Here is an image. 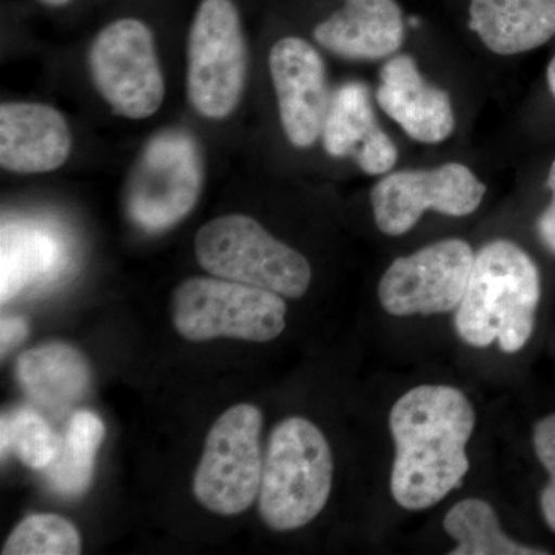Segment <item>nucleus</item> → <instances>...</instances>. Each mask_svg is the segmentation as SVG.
Returning <instances> with one entry per match:
<instances>
[{"label":"nucleus","instance_id":"f257e3e1","mask_svg":"<svg viewBox=\"0 0 555 555\" xmlns=\"http://www.w3.org/2000/svg\"><path fill=\"white\" fill-rule=\"evenodd\" d=\"M476 420V409L456 387L422 385L398 398L389 414L396 443L390 492L398 505L429 509L462 486Z\"/></svg>","mask_w":555,"mask_h":555},{"label":"nucleus","instance_id":"f03ea898","mask_svg":"<svg viewBox=\"0 0 555 555\" xmlns=\"http://www.w3.org/2000/svg\"><path fill=\"white\" fill-rule=\"evenodd\" d=\"M542 278L531 255L507 240L486 244L476 254L455 331L473 347L499 345L517 353L534 334Z\"/></svg>","mask_w":555,"mask_h":555},{"label":"nucleus","instance_id":"7ed1b4c3","mask_svg":"<svg viewBox=\"0 0 555 555\" xmlns=\"http://www.w3.org/2000/svg\"><path fill=\"white\" fill-rule=\"evenodd\" d=\"M334 459L320 427L288 416L270 433L258 505L276 532L295 531L320 516L331 496Z\"/></svg>","mask_w":555,"mask_h":555},{"label":"nucleus","instance_id":"20e7f679","mask_svg":"<svg viewBox=\"0 0 555 555\" xmlns=\"http://www.w3.org/2000/svg\"><path fill=\"white\" fill-rule=\"evenodd\" d=\"M195 254L201 268L211 275L281 297H305L312 281L308 259L246 215H225L207 222L196 233Z\"/></svg>","mask_w":555,"mask_h":555},{"label":"nucleus","instance_id":"39448f33","mask_svg":"<svg viewBox=\"0 0 555 555\" xmlns=\"http://www.w3.org/2000/svg\"><path fill=\"white\" fill-rule=\"evenodd\" d=\"M281 295L224 278H190L175 291L171 317L189 341L235 338L268 343L286 328Z\"/></svg>","mask_w":555,"mask_h":555},{"label":"nucleus","instance_id":"423d86ee","mask_svg":"<svg viewBox=\"0 0 555 555\" xmlns=\"http://www.w3.org/2000/svg\"><path fill=\"white\" fill-rule=\"evenodd\" d=\"M262 414L241 403L219 416L193 477V494L211 513L238 516L259 495L264 455Z\"/></svg>","mask_w":555,"mask_h":555},{"label":"nucleus","instance_id":"0eeeda50","mask_svg":"<svg viewBox=\"0 0 555 555\" xmlns=\"http://www.w3.org/2000/svg\"><path fill=\"white\" fill-rule=\"evenodd\" d=\"M203 175L195 139L178 130L156 134L131 170L126 198L131 221L149 233L173 228L198 203Z\"/></svg>","mask_w":555,"mask_h":555},{"label":"nucleus","instance_id":"6e6552de","mask_svg":"<svg viewBox=\"0 0 555 555\" xmlns=\"http://www.w3.org/2000/svg\"><path fill=\"white\" fill-rule=\"evenodd\" d=\"M247 49L232 0H203L189 38V98L201 116L224 119L238 107Z\"/></svg>","mask_w":555,"mask_h":555},{"label":"nucleus","instance_id":"1a4fd4ad","mask_svg":"<svg viewBox=\"0 0 555 555\" xmlns=\"http://www.w3.org/2000/svg\"><path fill=\"white\" fill-rule=\"evenodd\" d=\"M90 69L102 98L120 116L149 118L163 105L166 83L155 40L141 21L107 25L91 46Z\"/></svg>","mask_w":555,"mask_h":555},{"label":"nucleus","instance_id":"9d476101","mask_svg":"<svg viewBox=\"0 0 555 555\" xmlns=\"http://www.w3.org/2000/svg\"><path fill=\"white\" fill-rule=\"evenodd\" d=\"M474 259L473 247L456 238L397 258L379 280V305L393 317L452 312L465 295Z\"/></svg>","mask_w":555,"mask_h":555},{"label":"nucleus","instance_id":"9b49d317","mask_svg":"<svg viewBox=\"0 0 555 555\" xmlns=\"http://www.w3.org/2000/svg\"><path fill=\"white\" fill-rule=\"evenodd\" d=\"M486 185L469 167L448 163L430 170H401L386 175L372 189V210L385 235L400 236L418 224L427 210L462 218L474 214Z\"/></svg>","mask_w":555,"mask_h":555},{"label":"nucleus","instance_id":"f8f14e48","mask_svg":"<svg viewBox=\"0 0 555 555\" xmlns=\"http://www.w3.org/2000/svg\"><path fill=\"white\" fill-rule=\"evenodd\" d=\"M269 68L288 142L310 147L323 134L332 98L323 57L308 40L283 38L270 50Z\"/></svg>","mask_w":555,"mask_h":555},{"label":"nucleus","instance_id":"ddd939ff","mask_svg":"<svg viewBox=\"0 0 555 555\" xmlns=\"http://www.w3.org/2000/svg\"><path fill=\"white\" fill-rule=\"evenodd\" d=\"M377 102L379 108L416 142L440 144L454 133L451 98L426 80L414 57L408 54L393 56L383 65Z\"/></svg>","mask_w":555,"mask_h":555},{"label":"nucleus","instance_id":"4468645a","mask_svg":"<svg viewBox=\"0 0 555 555\" xmlns=\"http://www.w3.org/2000/svg\"><path fill=\"white\" fill-rule=\"evenodd\" d=\"M324 149L334 158H353L364 173L382 177L398 159L397 145L379 127L367 86L358 80L332 93L323 134Z\"/></svg>","mask_w":555,"mask_h":555},{"label":"nucleus","instance_id":"2eb2a0df","mask_svg":"<svg viewBox=\"0 0 555 555\" xmlns=\"http://www.w3.org/2000/svg\"><path fill=\"white\" fill-rule=\"evenodd\" d=\"M72 149L67 120L43 104L0 107V164L14 173H46L60 169Z\"/></svg>","mask_w":555,"mask_h":555},{"label":"nucleus","instance_id":"dca6fc26","mask_svg":"<svg viewBox=\"0 0 555 555\" xmlns=\"http://www.w3.org/2000/svg\"><path fill=\"white\" fill-rule=\"evenodd\" d=\"M406 36L397 0H345L313 30L323 49L352 61H378L401 49Z\"/></svg>","mask_w":555,"mask_h":555},{"label":"nucleus","instance_id":"f3484780","mask_svg":"<svg viewBox=\"0 0 555 555\" xmlns=\"http://www.w3.org/2000/svg\"><path fill=\"white\" fill-rule=\"evenodd\" d=\"M16 378L36 404L53 414H64L89 393L91 369L78 349L53 341L22 353Z\"/></svg>","mask_w":555,"mask_h":555},{"label":"nucleus","instance_id":"a211bd4d","mask_svg":"<svg viewBox=\"0 0 555 555\" xmlns=\"http://www.w3.org/2000/svg\"><path fill=\"white\" fill-rule=\"evenodd\" d=\"M469 28L502 56L535 50L555 36V0H470Z\"/></svg>","mask_w":555,"mask_h":555},{"label":"nucleus","instance_id":"6ab92c4d","mask_svg":"<svg viewBox=\"0 0 555 555\" xmlns=\"http://www.w3.org/2000/svg\"><path fill=\"white\" fill-rule=\"evenodd\" d=\"M64 259V244L53 230L36 222H3L0 280L3 305L33 284L56 275Z\"/></svg>","mask_w":555,"mask_h":555},{"label":"nucleus","instance_id":"aec40b11","mask_svg":"<svg viewBox=\"0 0 555 555\" xmlns=\"http://www.w3.org/2000/svg\"><path fill=\"white\" fill-rule=\"evenodd\" d=\"M456 546L452 555H547L543 547L524 545L502 531L494 507L481 499L455 503L443 520Z\"/></svg>","mask_w":555,"mask_h":555},{"label":"nucleus","instance_id":"412c9836","mask_svg":"<svg viewBox=\"0 0 555 555\" xmlns=\"http://www.w3.org/2000/svg\"><path fill=\"white\" fill-rule=\"evenodd\" d=\"M104 437V423L94 412L79 411L69 418L60 454L47 467V477L54 491L79 496L90 488L94 460Z\"/></svg>","mask_w":555,"mask_h":555},{"label":"nucleus","instance_id":"4be33fe9","mask_svg":"<svg viewBox=\"0 0 555 555\" xmlns=\"http://www.w3.org/2000/svg\"><path fill=\"white\" fill-rule=\"evenodd\" d=\"M0 433L2 455L13 451L31 469H47L60 454L61 438L33 409L21 408L13 414L3 415Z\"/></svg>","mask_w":555,"mask_h":555},{"label":"nucleus","instance_id":"5701e85b","mask_svg":"<svg viewBox=\"0 0 555 555\" xmlns=\"http://www.w3.org/2000/svg\"><path fill=\"white\" fill-rule=\"evenodd\" d=\"M82 542L78 529L56 514H33L13 529L3 555H78Z\"/></svg>","mask_w":555,"mask_h":555},{"label":"nucleus","instance_id":"b1692460","mask_svg":"<svg viewBox=\"0 0 555 555\" xmlns=\"http://www.w3.org/2000/svg\"><path fill=\"white\" fill-rule=\"evenodd\" d=\"M532 441L537 459L547 474V483L540 492V511L555 534V414L543 416L537 423Z\"/></svg>","mask_w":555,"mask_h":555},{"label":"nucleus","instance_id":"393cba45","mask_svg":"<svg viewBox=\"0 0 555 555\" xmlns=\"http://www.w3.org/2000/svg\"><path fill=\"white\" fill-rule=\"evenodd\" d=\"M547 189L551 192V203L537 219L535 228L540 243L555 257V159L547 175Z\"/></svg>","mask_w":555,"mask_h":555},{"label":"nucleus","instance_id":"a878e982","mask_svg":"<svg viewBox=\"0 0 555 555\" xmlns=\"http://www.w3.org/2000/svg\"><path fill=\"white\" fill-rule=\"evenodd\" d=\"M28 335V324L24 318L3 317L0 323V345L2 353L9 352L14 346L21 345Z\"/></svg>","mask_w":555,"mask_h":555},{"label":"nucleus","instance_id":"bb28decb","mask_svg":"<svg viewBox=\"0 0 555 555\" xmlns=\"http://www.w3.org/2000/svg\"><path fill=\"white\" fill-rule=\"evenodd\" d=\"M547 86H550L551 93H553L555 98V56L554 60L551 61L550 67H547Z\"/></svg>","mask_w":555,"mask_h":555},{"label":"nucleus","instance_id":"cd10ccee","mask_svg":"<svg viewBox=\"0 0 555 555\" xmlns=\"http://www.w3.org/2000/svg\"><path fill=\"white\" fill-rule=\"evenodd\" d=\"M40 2L51 7H62L65 5V3L72 2V0H40Z\"/></svg>","mask_w":555,"mask_h":555}]
</instances>
